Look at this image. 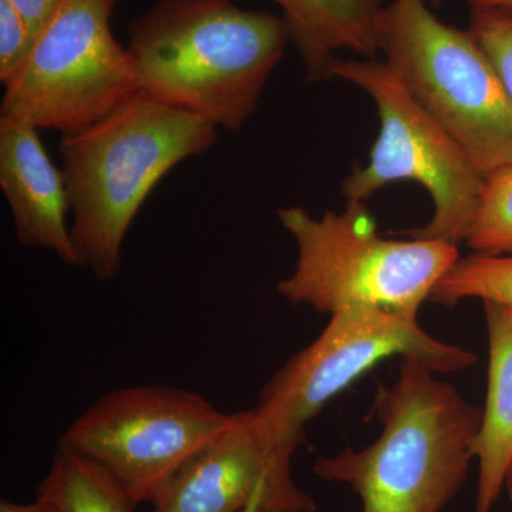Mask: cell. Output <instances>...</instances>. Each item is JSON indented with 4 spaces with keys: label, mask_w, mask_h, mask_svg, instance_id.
Wrapping results in <instances>:
<instances>
[{
    "label": "cell",
    "mask_w": 512,
    "mask_h": 512,
    "mask_svg": "<svg viewBox=\"0 0 512 512\" xmlns=\"http://www.w3.org/2000/svg\"><path fill=\"white\" fill-rule=\"evenodd\" d=\"M120 0H63L5 84L0 119L76 133L140 92L127 47L114 39Z\"/></svg>",
    "instance_id": "7"
},
{
    "label": "cell",
    "mask_w": 512,
    "mask_h": 512,
    "mask_svg": "<svg viewBox=\"0 0 512 512\" xmlns=\"http://www.w3.org/2000/svg\"><path fill=\"white\" fill-rule=\"evenodd\" d=\"M245 512H262V511H245ZM315 512H322V511H315Z\"/></svg>",
    "instance_id": "23"
},
{
    "label": "cell",
    "mask_w": 512,
    "mask_h": 512,
    "mask_svg": "<svg viewBox=\"0 0 512 512\" xmlns=\"http://www.w3.org/2000/svg\"><path fill=\"white\" fill-rule=\"evenodd\" d=\"M278 217L298 247L295 271L278 282V292L329 316L352 309L419 316L460 259L453 242L382 237L365 202L319 218L302 207L282 208Z\"/></svg>",
    "instance_id": "4"
},
{
    "label": "cell",
    "mask_w": 512,
    "mask_h": 512,
    "mask_svg": "<svg viewBox=\"0 0 512 512\" xmlns=\"http://www.w3.org/2000/svg\"><path fill=\"white\" fill-rule=\"evenodd\" d=\"M217 126L144 92L60 141L82 266L100 281L119 274L128 229L165 174L217 140Z\"/></svg>",
    "instance_id": "3"
},
{
    "label": "cell",
    "mask_w": 512,
    "mask_h": 512,
    "mask_svg": "<svg viewBox=\"0 0 512 512\" xmlns=\"http://www.w3.org/2000/svg\"><path fill=\"white\" fill-rule=\"evenodd\" d=\"M231 421L232 413L190 390L158 384L123 387L104 394L77 417L59 444L103 467L138 504H151Z\"/></svg>",
    "instance_id": "8"
},
{
    "label": "cell",
    "mask_w": 512,
    "mask_h": 512,
    "mask_svg": "<svg viewBox=\"0 0 512 512\" xmlns=\"http://www.w3.org/2000/svg\"><path fill=\"white\" fill-rule=\"evenodd\" d=\"M439 376L420 357H402L399 376L379 386L370 409L379 437L316 458L313 473L348 485L362 512L443 511L476 460L483 409Z\"/></svg>",
    "instance_id": "2"
},
{
    "label": "cell",
    "mask_w": 512,
    "mask_h": 512,
    "mask_svg": "<svg viewBox=\"0 0 512 512\" xmlns=\"http://www.w3.org/2000/svg\"><path fill=\"white\" fill-rule=\"evenodd\" d=\"M36 500L52 512H134L138 505L103 467L60 444Z\"/></svg>",
    "instance_id": "14"
},
{
    "label": "cell",
    "mask_w": 512,
    "mask_h": 512,
    "mask_svg": "<svg viewBox=\"0 0 512 512\" xmlns=\"http://www.w3.org/2000/svg\"><path fill=\"white\" fill-rule=\"evenodd\" d=\"M480 299L512 306V255L460 258L434 289L430 301L451 306Z\"/></svg>",
    "instance_id": "15"
},
{
    "label": "cell",
    "mask_w": 512,
    "mask_h": 512,
    "mask_svg": "<svg viewBox=\"0 0 512 512\" xmlns=\"http://www.w3.org/2000/svg\"><path fill=\"white\" fill-rule=\"evenodd\" d=\"M311 82L330 79L338 50L375 56L382 0H274Z\"/></svg>",
    "instance_id": "13"
},
{
    "label": "cell",
    "mask_w": 512,
    "mask_h": 512,
    "mask_svg": "<svg viewBox=\"0 0 512 512\" xmlns=\"http://www.w3.org/2000/svg\"><path fill=\"white\" fill-rule=\"evenodd\" d=\"M0 512H52L45 504L40 501H33V503H13L10 500H2L0 503Z\"/></svg>",
    "instance_id": "20"
},
{
    "label": "cell",
    "mask_w": 512,
    "mask_h": 512,
    "mask_svg": "<svg viewBox=\"0 0 512 512\" xmlns=\"http://www.w3.org/2000/svg\"><path fill=\"white\" fill-rule=\"evenodd\" d=\"M471 9L477 8H494V6H507L512 8V0H464Z\"/></svg>",
    "instance_id": "21"
},
{
    "label": "cell",
    "mask_w": 512,
    "mask_h": 512,
    "mask_svg": "<svg viewBox=\"0 0 512 512\" xmlns=\"http://www.w3.org/2000/svg\"><path fill=\"white\" fill-rule=\"evenodd\" d=\"M393 356L420 357L437 375L461 372L478 360L471 350L431 336L419 316L343 311L330 316L318 338L271 377L256 410L276 430L306 440V426L326 404Z\"/></svg>",
    "instance_id": "9"
},
{
    "label": "cell",
    "mask_w": 512,
    "mask_h": 512,
    "mask_svg": "<svg viewBox=\"0 0 512 512\" xmlns=\"http://www.w3.org/2000/svg\"><path fill=\"white\" fill-rule=\"evenodd\" d=\"M9 2L13 8L18 10L36 40V37L45 29L49 20L60 8L63 0H9Z\"/></svg>",
    "instance_id": "19"
},
{
    "label": "cell",
    "mask_w": 512,
    "mask_h": 512,
    "mask_svg": "<svg viewBox=\"0 0 512 512\" xmlns=\"http://www.w3.org/2000/svg\"><path fill=\"white\" fill-rule=\"evenodd\" d=\"M35 37L29 26L10 5L0 0V82L6 84L28 59Z\"/></svg>",
    "instance_id": "18"
},
{
    "label": "cell",
    "mask_w": 512,
    "mask_h": 512,
    "mask_svg": "<svg viewBox=\"0 0 512 512\" xmlns=\"http://www.w3.org/2000/svg\"><path fill=\"white\" fill-rule=\"evenodd\" d=\"M505 491H507L508 497H510L512 503V464L510 467V471L507 474V480H505Z\"/></svg>",
    "instance_id": "22"
},
{
    "label": "cell",
    "mask_w": 512,
    "mask_h": 512,
    "mask_svg": "<svg viewBox=\"0 0 512 512\" xmlns=\"http://www.w3.org/2000/svg\"><path fill=\"white\" fill-rule=\"evenodd\" d=\"M303 443L276 430L256 407L232 413L227 429L164 485L151 512L318 511L293 477Z\"/></svg>",
    "instance_id": "10"
},
{
    "label": "cell",
    "mask_w": 512,
    "mask_h": 512,
    "mask_svg": "<svg viewBox=\"0 0 512 512\" xmlns=\"http://www.w3.org/2000/svg\"><path fill=\"white\" fill-rule=\"evenodd\" d=\"M377 46L484 177L512 163V100L468 29L441 22L424 0H392L380 12Z\"/></svg>",
    "instance_id": "5"
},
{
    "label": "cell",
    "mask_w": 512,
    "mask_h": 512,
    "mask_svg": "<svg viewBox=\"0 0 512 512\" xmlns=\"http://www.w3.org/2000/svg\"><path fill=\"white\" fill-rule=\"evenodd\" d=\"M468 32L490 57L512 100V8L471 9Z\"/></svg>",
    "instance_id": "17"
},
{
    "label": "cell",
    "mask_w": 512,
    "mask_h": 512,
    "mask_svg": "<svg viewBox=\"0 0 512 512\" xmlns=\"http://www.w3.org/2000/svg\"><path fill=\"white\" fill-rule=\"evenodd\" d=\"M138 86L161 103L238 131L284 57V19L231 0H157L130 25Z\"/></svg>",
    "instance_id": "1"
},
{
    "label": "cell",
    "mask_w": 512,
    "mask_h": 512,
    "mask_svg": "<svg viewBox=\"0 0 512 512\" xmlns=\"http://www.w3.org/2000/svg\"><path fill=\"white\" fill-rule=\"evenodd\" d=\"M332 77L355 84L375 100L380 130L365 167L343 181L348 202H365L387 185L413 181L429 192L434 212L409 238L466 241L485 177L454 137L377 60H333Z\"/></svg>",
    "instance_id": "6"
},
{
    "label": "cell",
    "mask_w": 512,
    "mask_h": 512,
    "mask_svg": "<svg viewBox=\"0 0 512 512\" xmlns=\"http://www.w3.org/2000/svg\"><path fill=\"white\" fill-rule=\"evenodd\" d=\"M466 242L474 254L512 255V163L485 177Z\"/></svg>",
    "instance_id": "16"
},
{
    "label": "cell",
    "mask_w": 512,
    "mask_h": 512,
    "mask_svg": "<svg viewBox=\"0 0 512 512\" xmlns=\"http://www.w3.org/2000/svg\"><path fill=\"white\" fill-rule=\"evenodd\" d=\"M37 128L0 119V187L25 247L55 252L67 265L82 266L67 227L66 178L47 156Z\"/></svg>",
    "instance_id": "11"
},
{
    "label": "cell",
    "mask_w": 512,
    "mask_h": 512,
    "mask_svg": "<svg viewBox=\"0 0 512 512\" xmlns=\"http://www.w3.org/2000/svg\"><path fill=\"white\" fill-rule=\"evenodd\" d=\"M483 303L488 382L476 441L478 481L473 512L493 511L512 464V306Z\"/></svg>",
    "instance_id": "12"
}]
</instances>
